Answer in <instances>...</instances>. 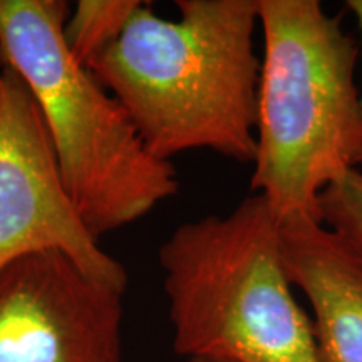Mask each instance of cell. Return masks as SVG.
<instances>
[{"label": "cell", "instance_id": "obj_1", "mask_svg": "<svg viewBox=\"0 0 362 362\" xmlns=\"http://www.w3.org/2000/svg\"><path fill=\"white\" fill-rule=\"evenodd\" d=\"M165 19L141 2L123 34L89 66L161 160L210 149L255 156L262 59L253 35L259 0H176Z\"/></svg>", "mask_w": 362, "mask_h": 362}, {"label": "cell", "instance_id": "obj_2", "mask_svg": "<svg viewBox=\"0 0 362 362\" xmlns=\"http://www.w3.org/2000/svg\"><path fill=\"white\" fill-rule=\"evenodd\" d=\"M259 24L252 192L280 218L319 220L324 189L362 165L359 44L319 0H259Z\"/></svg>", "mask_w": 362, "mask_h": 362}, {"label": "cell", "instance_id": "obj_3", "mask_svg": "<svg viewBox=\"0 0 362 362\" xmlns=\"http://www.w3.org/2000/svg\"><path fill=\"white\" fill-rule=\"evenodd\" d=\"M64 0H0V64L24 81L62 180L99 238L146 216L180 189L173 163L153 155L124 107L64 42Z\"/></svg>", "mask_w": 362, "mask_h": 362}, {"label": "cell", "instance_id": "obj_4", "mask_svg": "<svg viewBox=\"0 0 362 362\" xmlns=\"http://www.w3.org/2000/svg\"><path fill=\"white\" fill-rule=\"evenodd\" d=\"M280 216L260 194L181 223L158 250L173 347L233 362H320L312 320L280 253Z\"/></svg>", "mask_w": 362, "mask_h": 362}, {"label": "cell", "instance_id": "obj_5", "mask_svg": "<svg viewBox=\"0 0 362 362\" xmlns=\"http://www.w3.org/2000/svg\"><path fill=\"white\" fill-rule=\"evenodd\" d=\"M39 252L64 253L90 279L126 291L123 264L101 250L67 192L29 88L0 64V269Z\"/></svg>", "mask_w": 362, "mask_h": 362}, {"label": "cell", "instance_id": "obj_6", "mask_svg": "<svg viewBox=\"0 0 362 362\" xmlns=\"http://www.w3.org/2000/svg\"><path fill=\"white\" fill-rule=\"evenodd\" d=\"M123 291L61 252L0 269V362H123Z\"/></svg>", "mask_w": 362, "mask_h": 362}, {"label": "cell", "instance_id": "obj_7", "mask_svg": "<svg viewBox=\"0 0 362 362\" xmlns=\"http://www.w3.org/2000/svg\"><path fill=\"white\" fill-rule=\"evenodd\" d=\"M280 253L293 287L310 302L320 362H362V259L322 221L280 218Z\"/></svg>", "mask_w": 362, "mask_h": 362}, {"label": "cell", "instance_id": "obj_8", "mask_svg": "<svg viewBox=\"0 0 362 362\" xmlns=\"http://www.w3.org/2000/svg\"><path fill=\"white\" fill-rule=\"evenodd\" d=\"M139 4L141 0H79L62 29L72 59L89 69L123 34Z\"/></svg>", "mask_w": 362, "mask_h": 362}, {"label": "cell", "instance_id": "obj_9", "mask_svg": "<svg viewBox=\"0 0 362 362\" xmlns=\"http://www.w3.org/2000/svg\"><path fill=\"white\" fill-rule=\"evenodd\" d=\"M319 220L362 259V165L324 189L317 202Z\"/></svg>", "mask_w": 362, "mask_h": 362}, {"label": "cell", "instance_id": "obj_10", "mask_svg": "<svg viewBox=\"0 0 362 362\" xmlns=\"http://www.w3.org/2000/svg\"><path fill=\"white\" fill-rule=\"evenodd\" d=\"M346 7L347 11L356 17L357 25H359V30H361V40H362V0H347ZM361 99H362V90H361Z\"/></svg>", "mask_w": 362, "mask_h": 362}, {"label": "cell", "instance_id": "obj_11", "mask_svg": "<svg viewBox=\"0 0 362 362\" xmlns=\"http://www.w3.org/2000/svg\"><path fill=\"white\" fill-rule=\"evenodd\" d=\"M188 362H233L228 359H218V357H192Z\"/></svg>", "mask_w": 362, "mask_h": 362}]
</instances>
